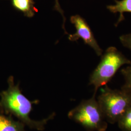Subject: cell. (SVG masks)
Segmentation results:
<instances>
[{"label":"cell","instance_id":"obj_1","mask_svg":"<svg viewBox=\"0 0 131 131\" xmlns=\"http://www.w3.org/2000/svg\"><path fill=\"white\" fill-rule=\"evenodd\" d=\"M8 88L1 93L0 105L8 112L10 113L31 129L39 131L43 130L45 125L50 119H52L54 115L41 121H34L30 117L32 110L34 102L30 101L22 93L19 84H15L14 78L10 76L8 79Z\"/></svg>","mask_w":131,"mask_h":131},{"label":"cell","instance_id":"obj_2","mask_svg":"<svg viewBox=\"0 0 131 131\" xmlns=\"http://www.w3.org/2000/svg\"><path fill=\"white\" fill-rule=\"evenodd\" d=\"M101 56V61L89 78V84L94 87V95L100 88L111 81L122 66L131 63L130 60L114 47H109Z\"/></svg>","mask_w":131,"mask_h":131},{"label":"cell","instance_id":"obj_3","mask_svg":"<svg viewBox=\"0 0 131 131\" xmlns=\"http://www.w3.org/2000/svg\"><path fill=\"white\" fill-rule=\"evenodd\" d=\"M98 102L108 123H117L131 105V90L122 88L112 89L104 85Z\"/></svg>","mask_w":131,"mask_h":131},{"label":"cell","instance_id":"obj_4","mask_svg":"<svg viewBox=\"0 0 131 131\" xmlns=\"http://www.w3.org/2000/svg\"><path fill=\"white\" fill-rule=\"evenodd\" d=\"M94 95L83 100L68 113L70 119L81 125L88 131H105L108 122Z\"/></svg>","mask_w":131,"mask_h":131},{"label":"cell","instance_id":"obj_5","mask_svg":"<svg viewBox=\"0 0 131 131\" xmlns=\"http://www.w3.org/2000/svg\"><path fill=\"white\" fill-rule=\"evenodd\" d=\"M70 22L75 26L76 32L69 35L68 38L71 41H76L79 38L83 39L85 44L92 48L98 56H101L103 50L99 46L91 28L85 20L79 15L70 17Z\"/></svg>","mask_w":131,"mask_h":131},{"label":"cell","instance_id":"obj_6","mask_svg":"<svg viewBox=\"0 0 131 131\" xmlns=\"http://www.w3.org/2000/svg\"><path fill=\"white\" fill-rule=\"evenodd\" d=\"M11 4L14 8L22 12L27 18H32L38 12L34 0H11Z\"/></svg>","mask_w":131,"mask_h":131},{"label":"cell","instance_id":"obj_7","mask_svg":"<svg viewBox=\"0 0 131 131\" xmlns=\"http://www.w3.org/2000/svg\"><path fill=\"white\" fill-rule=\"evenodd\" d=\"M114 1L115 5H107V8L113 14H119V18L115 24V26H117L124 20V13H131V0H114Z\"/></svg>","mask_w":131,"mask_h":131},{"label":"cell","instance_id":"obj_8","mask_svg":"<svg viewBox=\"0 0 131 131\" xmlns=\"http://www.w3.org/2000/svg\"><path fill=\"white\" fill-rule=\"evenodd\" d=\"M24 124L0 113V131H25Z\"/></svg>","mask_w":131,"mask_h":131},{"label":"cell","instance_id":"obj_9","mask_svg":"<svg viewBox=\"0 0 131 131\" xmlns=\"http://www.w3.org/2000/svg\"><path fill=\"white\" fill-rule=\"evenodd\" d=\"M121 131H131V105L117 122Z\"/></svg>","mask_w":131,"mask_h":131},{"label":"cell","instance_id":"obj_10","mask_svg":"<svg viewBox=\"0 0 131 131\" xmlns=\"http://www.w3.org/2000/svg\"><path fill=\"white\" fill-rule=\"evenodd\" d=\"M121 71L125 80V84L122 88L131 90V62L129 66L122 69Z\"/></svg>","mask_w":131,"mask_h":131},{"label":"cell","instance_id":"obj_11","mask_svg":"<svg viewBox=\"0 0 131 131\" xmlns=\"http://www.w3.org/2000/svg\"><path fill=\"white\" fill-rule=\"evenodd\" d=\"M119 40L123 46L131 51V33L122 35L119 37Z\"/></svg>","mask_w":131,"mask_h":131},{"label":"cell","instance_id":"obj_12","mask_svg":"<svg viewBox=\"0 0 131 131\" xmlns=\"http://www.w3.org/2000/svg\"><path fill=\"white\" fill-rule=\"evenodd\" d=\"M54 9L56 10V11H58L62 15V17H63V18L64 19V23H63V28L64 29L66 34H67V32H66V30L65 29V27H64V25H65V23L66 21L65 18L64 17V15L63 11L61 9L60 5H59L58 0H55V5H54Z\"/></svg>","mask_w":131,"mask_h":131}]
</instances>
